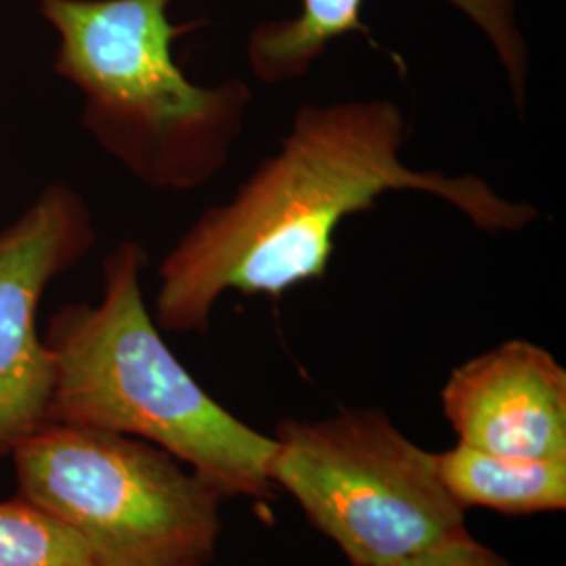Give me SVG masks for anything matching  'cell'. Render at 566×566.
Here are the masks:
<instances>
[{
  "label": "cell",
  "instance_id": "6da1fadb",
  "mask_svg": "<svg viewBox=\"0 0 566 566\" xmlns=\"http://www.w3.org/2000/svg\"><path fill=\"white\" fill-rule=\"evenodd\" d=\"M409 120L390 99L306 103L273 156L235 193L210 206L166 254L154 319L175 334H203L229 292L282 298L322 282L336 231L392 191L432 196L485 233H521L537 206L500 196L479 175L418 170L403 163Z\"/></svg>",
  "mask_w": 566,
  "mask_h": 566
},
{
  "label": "cell",
  "instance_id": "7a4b0ae2",
  "mask_svg": "<svg viewBox=\"0 0 566 566\" xmlns=\"http://www.w3.org/2000/svg\"><path fill=\"white\" fill-rule=\"evenodd\" d=\"M142 243L103 261L99 304H67L44 343L55 357L51 422L88 426L163 447L224 497L277 500L269 479L273 437L214 401L185 369L143 298Z\"/></svg>",
  "mask_w": 566,
  "mask_h": 566
},
{
  "label": "cell",
  "instance_id": "3957f363",
  "mask_svg": "<svg viewBox=\"0 0 566 566\" xmlns=\"http://www.w3.org/2000/svg\"><path fill=\"white\" fill-rule=\"evenodd\" d=\"M60 34L55 74L81 91L82 126L139 181L193 191L212 181L242 137L252 86H203L172 55L200 28L168 18L175 0H39Z\"/></svg>",
  "mask_w": 566,
  "mask_h": 566
},
{
  "label": "cell",
  "instance_id": "277c9868",
  "mask_svg": "<svg viewBox=\"0 0 566 566\" xmlns=\"http://www.w3.org/2000/svg\"><path fill=\"white\" fill-rule=\"evenodd\" d=\"M9 458L18 497L70 528L95 565H212L227 497L163 447L46 422Z\"/></svg>",
  "mask_w": 566,
  "mask_h": 566
},
{
  "label": "cell",
  "instance_id": "5b68a950",
  "mask_svg": "<svg viewBox=\"0 0 566 566\" xmlns=\"http://www.w3.org/2000/svg\"><path fill=\"white\" fill-rule=\"evenodd\" d=\"M271 437V483L296 500L350 566L395 563L470 535L434 453L416 446L382 409L285 418Z\"/></svg>",
  "mask_w": 566,
  "mask_h": 566
},
{
  "label": "cell",
  "instance_id": "8992f818",
  "mask_svg": "<svg viewBox=\"0 0 566 566\" xmlns=\"http://www.w3.org/2000/svg\"><path fill=\"white\" fill-rule=\"evenodd\" d=\"M93 245V214L67 185L46 187L0 231V455L51 422L55 357L39 334V306Z\"/></svg>",
  "mask_w": 566,
  "mask_h": 566
},
{
  "label": "cell",
  "instance_id": "52a82bcc",
  "mask_svg": "<svg viewBox=\"0 0 566 566\" xmlns=\"http://www.w3.org/2000/svg\"><path fill=\"white\" fill-rule=\"evenodd\" d=\"M441 407L462 446L566 460V369L539 344L506 340L458 365Z\"/></svg>",
  "mask_w": 566,
  "mask_h": 566
},
{
  "label": "cell",
  "instance_id": "ba28073f",
  "mask_svg": "<svg viewBox=\"0 0 566 566\" xmlns=\"http://www.w3.org/2000/svg\"><path fill=\"white\" fill-rule=\"evenodd\" d=\"M481 28L506 72L510 97L525 112L528 97V49L516 23L514 0H447ZM364 0H301V13L252 30L248 65L256 81L283 84L304 78L327 46L346 34L369 39L361 20Z\"/></svg>",
  "mask_w": 566,
  "mask_h": 566
},
{
  "label": "cell",
  "instance_id": "9c48e42d",
  "mask_svg": "<svg viewBox=\"0 0 566 566\" xmlns=\"http://www.w3.org/2000/svg\"><path fill=\"white\" fill-rule=\"evenodd\" d=\"M434 462L447 493L465 512L531 516L566 507V460L506 458L455 443L434 453Z\"/></svg>",
  "mask_w": 566,
  "mask_h": 566
},
{
  "label": "cell",
  "instance_id": "30bf717a",
  "mask_svg": "<svg viewBox=\"0 0 566 566\" xmlns=\"http://www.w3.org/2000/svg\"><path fill=\"white\" fill-rule=\"evenodd\" d=\"M0 566H97L81 539L21 497L0 502Z\"/></svg>",
  "mask_w": 566,
  "mask_h": 566
},
{
  "label": "cell",
  "instance_id": "8fae6325",
  "mask_svg": "<svg viewBox=\"0 0 566 566\" xmlns=\"http://www.w3.org/2000/svg\"><path fill=\"white\" fill-rule=\"evenodd\" d=\"M378 566H514L493 547L479 542L472 533L443 546L430 547L395 563Z\"/></svg>",
  "mask_w": 566,
  "mask_h": 566
}]
</instances>
